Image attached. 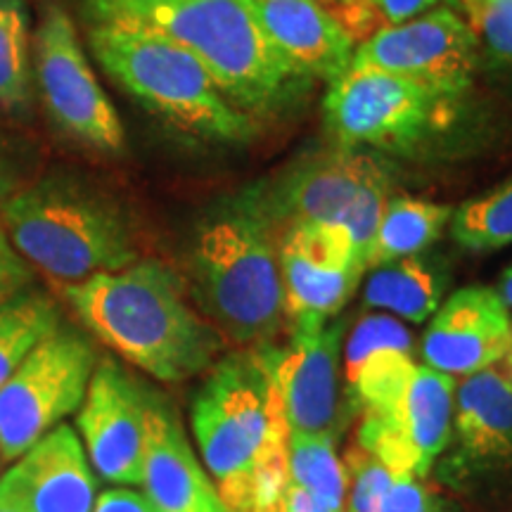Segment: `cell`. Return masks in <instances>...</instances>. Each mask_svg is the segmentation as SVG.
<instances>
[{"label":"cell","instance_id":"6da1fadb","mask_svg":"<svg viewBox=\"0 0 512 512\" xmlns=\"http://www.w3.org/2000/svg\"><path fill=\"white\" fill-rule=\"evenodd\" d=\"M278 235L261 183L221 197L188 242V280L204 316L242 347L271 344L287 328Z\"/></svg>","mask_w":512,"mask_h":512},{"label":"cell","instance_id":"7a4b0ae2","mask_svg":"<svg viewBox=\"0 0 512 512\" xmlns=\"http://www.w3.org/2000/svg\"><path fill=\"white\" fill-rule=\"evenodd\" d=\"M62 297L102 344L155 380H190L219 356V330L192 309L181 278L159 259L64 285Z\"/></svg>","mask_w":512,"mask_h":512},{"label":"cell","instance_id":"3957f363","mask_svg":"<svg viewBox=\"0 0 512 512\" xmlns=\"http://www.w3.org/2000/svg\"><path fill=\"white\" fill-rule=\"evenodd\" d=\"M93 22L138 24L171 38L200 60L240 112L259 124L294 110L313 86L273 46L247 0H140Z\"/></svg>","mask_w":512,"mask_h":512},{"label":"cell","instance_id":"277c9868","mask_svg":"<svg viewBox=\"0 0 512 512\" xmlns=\"http://www.w3.org/2000/svg\"><path fill=\"white\" fill-rule=\"evenodd\" d=\"M0 214L15 252L62 287L140 259L136 230L119 202L72 174H50L12 192Z\"/></svg>","mask_w":512,"mask_h":512},{"label":"cell","instance_id":"5b68a950","mask_svg":"<svg viewBox=\"0 0 512 512\" xmlns=\"http://www.w3.org/2000/svg\"><path fill=\"white\" fill-rule=\"evenodd\" d=\"M88 48L100 67L147 112L207 143H247L261 124L240 112L195 55L157 31L93 22Z\"/></svg>","mask_w":512,"mask_h":512},{"label":"cell","instance_id":"8992f818","mask_svg":"<svg viewBox=\"0 0 512 512\" xmlns=\"http://www.w3.org/2000/svg\"><path fill=\"white\" fill-rule=\"evenodd\" d=\"M271 344L219 358L192 401V432L204 470L228 512L252 510L254 460L278 389Z\"/></svg>","mask_w":512,"mask_h":512},{"label":"cell","instance_id":"52a82bcc","mask_svg":"<svg viewBox=\"0 0 512 512\" xmlns=\"http://www.w3.org/2000/svg\"><path fill=\"white\" fill-rule=\"evenodd\" d=\"M458 112V98L368 67H349L323 100L325 131L339 147L399 155L437 140Z\"/></svg>","mask_w":512,"mask_h":512},{"label":"cell","instance_id":"ba28073f","mask_svg":"<svg viewBox=\"0 0 512 512\" xmlns=\"http://www.w3.org/2000/svg\"><path fill=\"white\" fill-rule=\"evenodd\" d=\"M98 356L74 328L43 337L0 384V460L15 463L81 408Z\"/></svg>","mask_w":512,"mask_h":512},{"label":"cell","instance_id":"9c48e42d","mask_svg":"<svg viewBox=\"0 0 512 512\" xmlns=\"http://www.w3.org/2000/svg\"><path fill=\"white\" fill-rule=\"evenodd\" d=\"M34 88L60 136L102 155H121L126 133L60 3L43 10L31 46Z\"/></svg>","mask_w":512,"mask_h":512},{"label":"cell","instance_id":"30bf717a","mask_svg":"<svg viewBox=\"0 0 512 512\" xmlns=\"http://www.w3.org/2000/svg\"><path fill=\"white\" fill-rule=\"evenodd\" d=\"M456 382L425 363H415L392 394L358 411L356 444L389 470L430 475L434 460L451 446Z\"/></svg>","mask_w":512,"mask_h":512},{"label":"cell","instance_id":"8fae6325","mask_svg":"<svg viewBox=\"0 0 512 512\" xmlns=\"http://www.w3.org/2000/svg\"><path fill=\"white\" fill-rule=\"evenodd\" d=\"M479 48L467 19L453 8H439L375 31L358 43L351 67L380 69L463 100L475 83Z\"/></svg>","mask_w":512,"mask_h":512},{"label":"cell","instance_id":"7c38bea8","mask_svg":"<svg viewBox=\"0 0 512 512\" xmlns=\"http://www.w3.org/2000/svg\"><path fill=\"white\" fill-rule=\"evenodd\" d=\"M344 325L325 318L287 323V344H271L273 375L292 432L328 434L339 439L344 413L339 392V342Z\"/></svg>","mask_w":512,"mask_h":512},{"label":"cell","instance_id":"4fadbf2b","mask_svg":"<svg viewBox=\"0 0 512 512\" xmlns=\"http://www.w3.org/2000/svg\"><path fill=\"white\" fill-rule=\"evenodd\" d=\"M278 261L287 323L337 316L366 275L354 242L339 223L280 230Z\"/></svg>","mask_w":512,"mask_h":512},{"label":"cell","instance_id":"5bb4252c","mask_svg":"<svg viewBox=\"0 0 512 512\" xmlns=\"http://www.w3.org/2000/svg\"><path fill=\"white\" fill-rule=\"evenodd\" d=\"M147 392L119 366H95L81 408L76 411L81 444L93 472L110 484L138 486L143 470Z\"/></svg>","mask_w":512,"mask_h":512},{"label":"cell","instance_id":"9a60e30c","mask_svg":"<svg viewBox=\"0 0 512 512\" xmlns=\"http://www.w3.org/2000/svg\"><path fill=\"white\" fill-rule=\"evenodd\" d=\"M510 330L512 311L494 287H463L430 318L420 354L439 373L467 377L503 361Z\"/></svg>","mask_w":512,"mask_h":512},{"label":"cell","instance_id":"2e32d148","mask_svg":"<svg viewBox=\"0 0 512 512\" xmlns=\"http://www.w3.org/2000/svg\"><path fill=\"white\" fill-rule=\"evenodd\" d=\"M377 159L375 152L339 145L302 159L278 181L261 183L268 214L278 230L339 223Z\"/></svg>","mask_w":512,"mask_h":512},{"label":"cell","instance_id":"e0dca14e","mask_svg":"<svg viewBox=\"0 0 512 512\" xmlns=\"http://www.w3.org/2000/svg\"><path fill=\"white\" fill-rule=\"evenodd\" d=\"M451 444L446 458L451 482L512 470V384L503 370H479L458 384Z\"/></svg>","mask_w":512,"mask_h":512},{"label":"cell","instance_id":"ac0fdd59","mask_svg":"<svg viewBox=\"0 0 512 512\" xmlns=\"http://www.w3.org/2000/svg\"><path fill=\"white\" fill-rule=\"evenodd\" d=\"M140 486L155 512H214L223 505L174 411L152 394L145 403Z\"/></svg>","mask_w":512,"mask_h":512},{"label":"cell","instance_id":"d6986e66","mask_svg":"<svg viewBox=\"0 0 512 512\" xmlns=\"http://www.w3.org/2000/svg\"><path fill=\"white\" fill-rule=\"evenodd\" d=\"M27 512H93L95 472L81 437L60 422L0 477Z\"/></svg>","mask_w":512,"mask_h":512},{"label":"cell","instance_id":"ffe728a7","mask_svg":"<svg viewBox=\"0 0 512 512\" xmlns=\"http://www.w3.org/2000/svg\"><path fill=\"white\" fill-rule=\"evenodd\" d=\"M280 55L311 81H337L358 41L320 0H247Z\"/></svg>","mask_w":512,"mask_h":512},{"label":"cell","instance_id":"44dd1931","mask_svg":"<svg viewBox=\"0 0 512 512\" xmlns=\"http://www.w3.org/2000/svg\"><path fill=\"white\" fill-rule=\"evenodd\" d=\"M415 366L413 337L399 318L368 313L351 330L344 347L349 408L363 411L392 394Z\"/></svg>","mask_w":512,"mask_h":512},{"label":"cell","instance_id":"7402d4cb","mask_svg":"<svg viewBox=\"0 0 512 512\" xmlns=\"http://www.w3.org/2000/svg\"><path fill=\"white\" fill-rule=\"evenodd\" d=\"M446 287L444 266L415 254L370 268L363 283V304L408 323H427L444 302Z\"/></svg>","mask_w":512,"mask_h":512},{"label":"cell","instance_id":"603a6c76","mask_svg":"<svg viewBox=\"0 0 512 512\" xmlns=\"http://www.w3.org/2000/svg\"><path fill=\"white\" fill-rule=\"evenodd\" d=\"M453 207L418 197H389L363 256L366 271L406 256L425 254L448 228Z\"/></svg>","mask_w":512,"mask_h":512},{"label":"cell","instance_id":"cb8c5ba5","mask_svg":"<svg viewBox=\"0 0 512 512\" xmlns=\"http://www.w3.org/2000/svg\"><path fill=\"white\" fill-rule=\"evenodd\" d=\"M62 325L60 306L50 294L24 287L0 302V384L15 373L31 349Z\"/></svg>","mask_w":512,"mask_h":512},{"label":"cell","instance_id":"d4e9b609","mask_svg":"<svg viewBox=\"0 0 512 512\" xmlns=\"http://www.w3.org/2000/svg\"><path fill=\"white\" fill-rule=\"evenodd\" d=\"M34 100L27 0H0V110L24 117Z\"/></svg>","mask_w":512,"mask_h":512},{"label":"cell","instance_id":"484cf974","mask_svg":"<svg viewBox=\"0 0 512 512\" xmlns=\"http://www.w3.org/2000/svg\"><path fill=\"white\" fill-rule=\"evenodd\" d=\"M451 238L465 252H496L512 245V178L453 207Z\"/></svg>","mask_w":512,"mask_h":512},{"label":"cell","instance_id":"4316f807","mask_svg":"<svg viewBox=\"0 0 512 512\" xmlns=\"http://www.w3.org/2000/svg\"><path fill=\"white\" fill-rule=\"evenodd\" d=\"M290 482L316 496L328 510L344 512L347 472L337 456V439L290 430Z\"/></svg>","mask_w":512,"mask_h":512},{"label":"cell","instance_id":"83f0119b","mask_svg":"<svg viewBox=\"0 0 512 512\" xmlns=\"http://www.w3.org/2000/svg\"><path fill=\"white\" fill-rule=\"evenodd\" d=\"M287 484H290V425H287L283 401L275 389L264 441L254 460L252 510L249 512H280Z\"/></svg>","mask_w":512,"mask_h":512},{"label":"cell","instance_id":"f1b7e54d","mask_svg":"<svg viewBox=\"0 0 512 512\" xmlns=\"http://www.w3.org/2000/svg\"><path fill=\"white\" fill-rule=\"evenodd\" d=\"M389 192H392V171H389V166L382 159H377V164L370 169L366 181L361 183L354 200H351L344 216L339 219V226L347 230L351 242H354L356 254L361 256V264L370 240L375 235L377 223L382 219V211L387 207L389 197H392Z\"/></svg>","mask_w":512,"mask_h":512},{"label":"cell","instance_id":"f546056e","mask_svg":"<svg viewBox=\"0 0 512 512\" xmlns=\"http://www.w3.org/2000/svg\"><path fill=\"white\" fill-rule=\"evenodd\" d=\"M344 472H347V498L344 512H377L384 494L399 472L389 470L380 458L356 444L344 453Z\"/></svg>","mask_w":512,"mask_h":512},{"label":"cell","instance_id":"4dcf8cb0","mask_svg":"<svg viewBox=\"0 0 512 512\" xmlns=\"http://www.w3.org/2000/svg\"><path fill=\"white\" fill-rule=\"evenodd\" d=\"M479 46L512 64V0H458Z\"/></svg>","mask_w":512,"mask_h":512},{"label":"cell","instance_id":"1f68e13d","mask_svg":"<svg viewBox=\"0 0 512 512\" xmlns=\"http://www.w3.org/2000/svg\"><path fill=\"white\" fill-rule=\"evenodd\" d=\"M453 5L458 8V0H368L361 12L366 15L361 22V34L366 31L368 38L384 27H394V24H403L439 8H453Z\"/></svg>","mask_w":512,"mask_h":512},{"label":"cell","instance_id":"d6a6232c","mask_svg":"<svg viewBox=\"0 0 512 512\" xmlns=\"http://www.w3.org/2000/svg\"><path fill=\"white\" fill-rule=\"evenodd\" d=\"M377 512H434V501L420 477L399 472Z\"/></svg>","mask_w":512,"mask_h":512},{"label":"cell","instance_id":"836d02e7","mask_svg":"<svg viewBox=\"0 0 512 512\" xmlns=\"http://www.w3.org/2000/svg\"><path fill=\"white\" fill-rule=\"evenodd\" d=\"M31 278H34L31 266L15 252L8 235L0 230V302L29 287Z\"/></svg>","mask_w":512,"mask_h":512},{"label":"cell","instance_id":"e575fe53","mask_svg":"<svg viewBox=\"0 0 512 512\" xmlns=\"http://www.w3.org/2000/svg\"><path fill=\"white\" fill-rule=\"evenodd\" d=\"M93 512H155L147 498L128 486H114L95 498Z\"/></svg>","mask_w":512,"mask_h":512},{"label":"cell","instance_id":"d590c367","mask_svg":"<svg viewBox=\"0 0 512 512\" xmlns=\"http://www.w3.org/2000/svg\"><path fill=\"white\" fill-rule=\"evenodd\" d=\"M280 512H332V510L325 508L316 496H311L309 491L302 489V486L290 482L285 489L283 508H280Z\"/></svg>","mask_w":512,"mask_h":512},{"label":"cell","instance_id":"8d00e7d4","mask_svg":"<svg viewBox=\"0 0 512 512\" xmlns=\"http://www.w3.org/2000/svg\"><path fill=\"white\" fill-rule=\"evenodd\" d=\"M128 3H140V0H83V10H86L88 22H93V19L105 15V12L121 8V5H128Z\"/></svg>","mask_w":512,"mask_h":512},{"label":"cell","instance_id":"74e56055","mask_svg":"<svg viewBox=\"0 0 512 512\" xmlns=\"http://www.w3.org/2000/svg\"><path fill=\"white\" fill-rule=\"evenodd\" d=\"M328 3H330V0H323V5H328ZM332 3H337V8L344 10V15H349V17H344L342 24L347 27V31L351 34V29H354L356 19L363 12V8H366L368 0H332Z\"/></svg>","mask_w":512,"mask_h":512},{"label":"cell","instance_id":"f35d334b","mask_svg":"<svg viewBox=\"0 0 512 512\" xmlns=\"http://www.w3.org/2000/svg\"><path fill=\"white\" fill-rule=\"evenodd\" d=\"M494 290L498 292V297L503 299V304L512 311V264L505 268L501 275H498V283Z\"/></svg>","mask_w":512,"mask_h":512},{"label":"cell","instance_id":"ab89813d","mask_svg":"<svg viewBox=\"0 0 512 512\" xmlns=\"http://www.w3.org/2000/svg\"><path fill=\"white\" fill-rule=\"evenodd\" d=\"M0 512H27L24 510V505L19 503L8 489H5L3 482H0Z\"/></svg>","mask_w":512,"mask_h":512},{"label":"cell","instance_id":"60d3db41","mask_svg":"<svg viewBox=\"0 0 512 512\" xmlns=\"http://www.w3.org/2000/svg\"><path fill=\"white\" fill-rule=\"evenodd\" d=\"M501 370L503 375L508 377L510 384H512V330H510V344H508V351H505L503 361H501Z\"/></svg>","mask_w":512,"mask_h":512},{"label":"cell","instance_id":"b9f144b4","mask_svg":"<svg viewBox=\"0 0 512 512\" xmlns=\"http://www.w3.org/2000/svg\"><path fill=\"white\" fill-rule=\"evenodd\" d=\"M5 159H8V155H5V143H3V138H0V190H3V185L8 183V169H5Z\"/></svg>","mask_w":512,"mask_h":512},{"label":"cell","instance_id":"7bdbcfd3","mask_svg":"<svg viewBox=\"0 0 512 512\" xmlns=\"http://www.w3.org/2000/svg\"><path fill=\"white\" fill-rule=\"evenodd\" d=\"M214 512H228V510H226V508H223V505H221V508H219V510H214Z\"/></svg>","mask_w":512,"mask_h":512},{"label":"cell","instance_id":"ee69618b","mask_svg":"<svg viewBox=\"0 0 512 512\" xmlns=\"http://www.w3.org/2000/svg\"><path fill=\"white\" fill-rule=\"evenodd\" d=\"M320 3H323V0H320Z\"/></svg>","mask_w":512,"mask_h":512}]
</instances>
